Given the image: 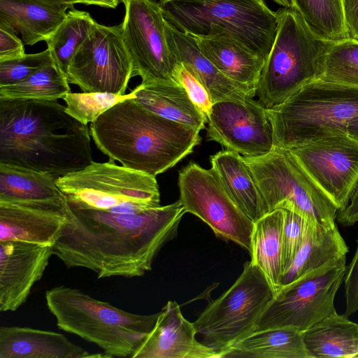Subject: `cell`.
Here are the masks:
<instances>
[{"label": "cell", "mask_w": 358, "mask_h": 358, "mask_svg": "<svg viewBox=\"0 0 358 358\" xmlns=\"http://www.w3.org/2000/svg\"><path fill=\"white\" fill-rule=\"evenodd\" d=\"M185 213L180 200L132 213L69 205L68 220L52 247L53 255L67 268L89 269L98 279L141 277L176 236Z\"/></svg>", "instance_id": "6da1fadb"}, {"label": "cell", "mask_w": 358, "mask_h": 358, "mask_svg": "<svg viewBox=\"0 0 358 358\" xmlns=\"http://www.w3.org/2000/svg\"><path fill=\"white\" fill-rule=\"evenodd\" d=\"M57 101L0 99V163L55 178L92 162L90 129Z\"/></svg>", "instance_id": "7a4b0ae2"}, {"label": "cell", "mask_w": 358, "mask_h": 358, "mask_svg": "<svg viewBox=\"0 0 358 358\" xmlns=\"http://www.w3.org/2000/svg\"><path fill=\"white\" fill-rule=\"evenodd\" d=\"M97 148L110 159L152 176L174 166L201 141V130L161 117L131 97L90 124Z\"/></svg>", "instance_id": "3957f363"}, {"label": "cell", "mask_w": 358, "mask_h": 358, "mask_svg": "<svg viewBox=\"0 0 358 358\" xmlns=\"http://www.w3.org/2000/svg\"><path fill=\"white\" fill-rule=\"evenodd\" d=\"M57 327L101 348L107 357H131L154 327L159 313L134 314L64 285L45 292Z\"/></svg>", "instance_id": "277c9868"}, {"label": "cell", "mask_w": 358, "mask_h": 358, "mask_svg": "<svg viewBox=\"0 0 358 358\" xmlns=\"http://www.w3.org/2000/svg\"><path fill=\"white\" fill-rule=\"evenodd\" d=\"M266 110L274 147L291 150L320 138L348 135L349 123L358 118V87L315 79Z\"/></svg>", "instance_id": "5b68a950"}, {"label": "cell", "mask_w": 358, "mask_h": 358, "mask_svg": "<svg viewBox=\"0 0 358 358\" xmlns=\"http://www.w3.org/2000/svg\"><path fill=\"white\" fill-rule=\"evenodd\" d=\"M165 20L195 38L225 36L266 58L278 15L264 0H159Z\"/></svg>", "instance_id": "8992f818"}, {"label": "cell", "mask_w": 358, "mask_h": 358, "mask_svg": "<svg viewBox=\"0 0 358 358\" xmlns=\"http://www.w3.org/2000/svg\"><path fill=\"white\" fill-rule=\"evenodd\" d=\"M278 25L256 88L266 108L276 106L317 78L319 62L331 41L317 36L295 6L276 11Z\"/></svg>", "instance_id": "52a82bcc"}, {"label": "cell", "mask_w": 358, "mask_h": 358, "mask_svg": "<svg viewBox=\"0 0 358 358\" xmlns=\"http://www.w3.org/2000/svg\"><path fill=\"white\" fill-rule=\"evenodd\" d=\"M71 206L132 213L160 206L155 176L120 166L110 159L56 180Z\"/></svg>", "instance_id": "ba28073f"}, {"label": "cell", "mask_w": 358, "mask_h": 358, "mask_svg": "<svg viewBox=\"0 0 358 358\" xmlns=\"http://www.w3.org/2000/svg\"><path fill=\"white\" fill-rule=\"evenodd\" d=\"M243 157L269 212L287 209L311 224L323 227L336 224L338 210L336 205L304 170L290 150L274 147L263 155Z\"/></svg>", "instance_id": "9c48e42d"}, {"label": "cell", "mask_w": 358, "mask_h": 358, "mask_svg": "<svg viewBox=\"0 0 358 358\" xmlns=\"http://www.w3.org/2000/svg\"><path fill=\"white\" fill-rule=\"evenodd\" d=\"M275 296L262 270L247 262L236 282L211 301L193 322L203 343L221 352L252 334Z\"/></svg>", "instance_id": "30bf717a"}, {"label": "cell", "mask_w": 358, "mask_h": 358, "mask_svg": "<svg viewBox=\"0 0 358 358\" xmlns=\"http://www.w3.org/2000/svg\"><path fill=\"white\" fill-rule=\"evenodd\" d=\"M345 270L346 256L282 286L257 320L254 331L292 327L304 332L336 312L334 299Z\"/></svg>", "instance_id": "8fae6325"}, {"label": "cell", "mask_w": 358, "mask_h": 358, "mask_svg": "<svg viewBox=\"0 0 358 358\" xmlns=\"http://www.w3.org/2000/svg\"><path fill=\"white\" fill-rule=\"evenodd\" d=\"M180 199L186 213L207 224L215 234L250 252L252 222L210 169L190 162L178 174Z\"/></svg>", "instance_id": "7c38bea8"}, {"label": "cell", "mask_w": 358, "mask_h": 358, "mask_svg": "<svg viewBox=\"0 0 358 358\" xmlns=\"http://www.w3.org/2000/svg\"><path fill=\"white\" fill-rule=\"evenodd\" d=\"M124 17L121 25L123 41L133 63V77L142 83L174 80L180 63L171 50L166 22L155 0H121Z\"/></svg>", "instance_id": "4fadbf2b"}, {"label": "cell", "mask_w": 358, "mask_h": 358, "mask_svg": "<svg viewBox=\"0 0 358 358\" xmlns=\"http://www.w3.org/2000/svg\"><path fill=\"white\" fill-rule=\"evenodd\" d=\"M133 77V63L121 25L96 24L73 55L67 80L83 92L124 95Z\"/></svg>", "instance_id": "5bb4252c"}, {"label": "cell", "mask_w": 358, "mask_h": 358, "mask_svg": "<svg viewBox=\"0 0 358 358\" xmlns=\"http://www.w3.org/2000/svg\"><path fill=\"white\" fill-rule=\"evenodd\" d=\"M290 150L338 210L345 209L358 187V141L334 136Z\"/></svg>", "instance_id": "9a60e30c"}, {"label": "cell", "mask_w": 358, "mask_h": 358, "mask_svg": "<svg viewBox=\"0 0 358 358\" xmlns=\"http://www.w3.org/2000/svg\"><path fill=\"white\" fill-rule=\"evenodd\" d=\"M207 137L244 156L265 155L274 148L266 109L253 97L213 103L207 117Z\"/></svg>", "instance_id": "2e32d148"}, {"label": "cell", "mask_w": 358, "mask_h": 358, "mask_svg": "<svg viewBox=\"0 0 358 358\" xmlns=\"http://www.w3.org/2000/svg\"><path fill=\"white\" fill-rule=\"evenodd\" d=\"M53 255L50 246L0 242V311H15L27 300Z\"/></svg>", "instance_id": "e0dca14e"}, {"label": "cell", "mask_w": 358, "mask_h": 358, "mask_svg": "<svg viewBox=\"0 0 358 358\" xmlns=\"http://www.w3.org/2000/svg\"><path fill=\"white\" fill-rule=\"evenodd\" d=\"M196 334L179 305L169 301L132 358H220L217 352L196 339Z\"/></svg>", "instance_id": "ac0fdd59"}, {"label": "cell", "mask_w": 358, "mask_h": 358, "mask_svg": "<svg viewBox=\"0 0 358 358\" xmlns=\"http://www.w3.org/2000/svg\"><path fill=\"white\" fill-rule=\"evenodd\" d=\"M68 208L0 202V242L52 247L68 220Z\"/></svg>", "instance_id": "d6986e66"}, {"label": "cell", "mask_w": 358, "mask_h": 358, "mask_svg": "<svg viewBox=\"0 0 358 358\" xmlns=\"http://www.w3.org/2000/svg\"><path fill=\"white\" fill-rule=\"evenodd\" d=\"M107 357L90 354L63 334L17 326L0 328V358H86Z\"/></svg>", "instance_id": "ffe728a7"}, {"label": "cell", "mask_w": 358, "mask_h": 358, "mask_svg": "<svg viewBox=\"0 0 358 358\" xmlns=\"http://www.w3.org/2000/svg\"><path fill=\"white\" fill-rule=\"evenodd\" d=\"M67 5L36 0H0V27L20 34L24 45L45 41L65 19Z\"/></svg>", "instance_id": "44dd1931"}, {"label": "cell", "mask_w": 358, "mask_h": 358, "mask_svg": "<svg viewBox=\"0 0 358 358\" xmlns=\"http://www.w3.org/2000/svg\"><path fill=\"white\" fill-rule=\"evenodd\" d=\"M169 47L179 62L194 73L208 90L213 103L253 97L246 90L220 72L201 51L194 36L184 34L167 21Z\"/></svg>", "instance_id": "7402d4cb"}, {"label": "cell", "mask_w": 358, "mask_h": 358, "mask_svg": "<svg viewBox=\"0 0 358 358\" xmlns=\"http://www.w3.org/2000/svg\"><path fill=\"white\" fill-rule=\"evenodd\" d=\"M195 38L201 51L220 72L253 97L256 96L265 58L228 36Z\"/></svg>", "instance_id": "603a6c76"}, {"label": "cell", "mask_w": 358, "mask_h": 358, "mask_svg": "<svg viewBox=\"0 0 358 358\" xmlns=\"http://www.w3.org/2000/svg\"><path fill=\"white\" fill-rule=\"evenodd\" d=\"M211 169L241 209L254 222L269 213L249 164L238 152L222 150L210 157Z\"/></svg>", "instance_id": "cb8c5ba5"}, {"label": "cell", "mask_w": 358, "mask_h": 358, "mask_svg": "<svg viewBox=\"0 0 358 358\" xmlns=\"http://www.w3.org/2000/svg\"><path fill=\"white\" fill-rule=\"evenodd\" d=\"M52 175L0 163V202L66 208L68 201Z\"/></svg>", "instance_id": "d4e9b609"}, {"label": "cell", "mask_w": 358, "mask_h": 358, "mask_svg": "<svg viewBox=\"0 0 358 358\" xmlns=\"http://www.w3.org/2000/svg\"><path fill=\"white\" fill-rule=\"evenodd\" d=\"M134 91V99L147 110L199 130L205 129L207 117L175 80L141 83Z\"/></svg>", "instance_id": "484cf974"}, {"label": "cell", "mask_w": 358, "mask_h": 358, "mask_svg": "<svg viewBox=\"0 0 358 358\" xmlns=\"http://www.w3.org/2000/svg\"><path fill=\"white\" fill-rule=\"evenodd\" d=\"M348 251L336 224L323 227L308 222L302 244L282 275L281 287L329 262L346 256Z\"/></svg>", "instance_id": "4316f807"}, {"label": "cell", "mask_w": 358, "mask_h": 358, "mask_svg": "<svg viewBox=\"0 0 358 358\" xmlns=\"http://www.w3.org/2000/svg\"><path fill=\"white\" fill-rule=\"evenodd\" d=\"M310 358L303 332L292 327L253 331L221 352L220 358Z\"/></svg>", "instance_id": "83f0119b"}, {"label": "cell", "mask_w": 358, "mask_h": 358, "mask_svg": "<svg viewBox=\"0 0 358 358\" xmlns=\"http://www.w3.org/2000/svg\"><path fill=\"white\" fill-rule=\"evenodd\" d=\"M310 358H358V324L334 312L303 332Z\"/></svg>", "instance_id": "f1b7e54d"}, {"label": "cell", "mask_w": 358, "mask_h": 358, "mask_svg": "<svg viewBox=\"0 0 358 358\" xmlns=\"http://www.w3.org/2000/svg\"><path fill=\"white\" fill-rule=\"evenodd\" d=\"M283 209L268 213L254 222L250 262L259 267L275 294L281 287Z\"/></svg>", "instance_id": "f546056e"}, {"label": "cell", "mask_w": 358, "mask_h": 358, "mask_svg": "<svg viewBox=\"0 0 358 358\" xmlns=\"http://www.w3.org/2000/svg\"><path fill=\"white\" fill-rule=\"evenodd\" d=\"M96 24L87 12L72 8L45 41L53 61L66 78L73 55Z\"/></svg>", "instance_id": "4dcf8cb0"}, {"label": "cell", "mask_w": 358, "mask_h": 358, "mask_svg": "<svg viewBox=\"0 0 358 358\" xmlns=\"http://www.w3.org/2000/svg\"><path fill=\"white\" fill-rule=\"evenodd\" d=\"M69 92L67 78L52 62L18 83L0 87V99L57 101Z\"/></svg>", "instance_id": "1f68e13d"}, {"label": "cell", "mask_w": 358, "mask_h": 358, "mask_svg": "<svg viewBox=\"0 0 358 358\" xmlns=\"http://www.w3.org/2000/svg\"><path fill=\"white\" fill-rule=\"evenodd\" d=\"M319 80L358 87V41H331L317 69Z\"/></svg>", "instance_id": "d6a6232c"}, {"label": "cell", "mask_w": 358, "mask_h": 358, "mask_svg": "<svg viewBox=\"0 0 358 358\" xmlns=\"http://www.w3.org/2000/svg\"><path fill=\"white\" fill-rule=\"evenodd\" d=\"M310 29L320 37L331 41L348 38L341 0H293Z\"/></svg>", "instance_id": "836d02e7"}, {"label": "cell", "mask_w": 358, "mask_h": 358, "mask_svg": "<svg viewBox=\"0 0 358 358\" xmlns=\"http://www.w3.org/2000/svg\"><path fill=\"white\" fill-rule=\"evenodd\" d=\"M134 97V90L128 94L117 95L107 92H69L64 98L66 112L87 125L118 102Z\"/></svg>", "instance_id": "e575fe53"}, {"label": "cell", "mask_w": 358, "mask_h": 358, "mask_svg": "<svg viewBox=\"0 0 358 358\" xmlns=\"http://www.w3.org/2000/svg\"><path fill=\"white\" fill-rule=\"evenodd\" d=\"M52 62L54 61L48 48L40 52L0 62V87L18 83Z\"/></svg>", "instance_id": "d590c367"}, {"label": "cell", "mask_w": 358, "mask_h": 358, "mask_svg": "<svg viewBox=\"0 0 358 358\" xmlns=\"http://www.w3.org/2000/svg\"><path fill=\"white\" fill-rule=\"evenodd\" d=\"M283 213L284 225L282 238V274L289 267L299 251L303 241L308 223L303 217L295 212L283 209Z\"/></svg>", "instance_id": "8d00e7d4"}, {"label": "cell", "mask_w": 358, "mask_h": 358, "mask_svg": "<svg viewBox=\"0 0 358 358\" xmlns=\"http://www.w3.org/2000/svg\"><path fill=\"white\" fill-rule=\"evenodd\" d=\"M173 80L183 87L193 103L207 117L213 102L203 84L182 63L177 66Z\"/></svg>", "instance_id": "74e56055"}, {"label": "cell", "mask_w": 358, "mask_h": 358, "mask_svg": "<svg viewBox=\"0 0 358 358\" xmlns=\"http://www.w3.org/2000/svg\"><path fill=\"white\" fill-rule=\"evenodd\" d=\"M343 281L345 298L344 315L349 317L358 310V239L355 255L346 266Z\"/></svg>", "instance_id": "f35d334b"}, {"label": "cell", "mask_w": 358, "mask_h": 358, "mask_svg": "<svg viewBox=\"0 0 358 358\" xmlns=\"http://www.w3.org/2000/svg\"><path fill=\"white\" fill-rule=\"evenodd\" d=\"M24 44L15 33L0 27V62L13 59L24 56Z\"/></svg>", "instance_id": "ab89813d"}, {"label": "cell", "mask_w": 358, "mask_h": 358, "mask_svg": "<svg viewBox=\"0 0 358 358\" xmlns=\"http://www.w3.org/2000/svg\"><path fill=\"white\" fill-rule=\"evenodd\" d=\"M341 6L348 36L358 41V0H341Z\"/></svg>", "instance_id": "60d3db41"}, {"label": "cell", "mask_w": 358, "mask_h": 358, "mask_svg": "<svg viewBox=\"0 0 358 358\" xmlns=\"http://www.w3.org/2000/svg\"><path fill=\"white\" fill-rule=\"evenodd\" d=\"M336 220L344 227L352 226L358 222V187L347 207L337 212Z\"/></svg>", "instance_id": "b9f144b4"}, {"label": "cell", "mask_w": 358, "mask_h": 358, "mask_svg": "<svg viewBox=\"0 0 358 358\" xmlns=\"http://www.w3.org/2000/svg\"><path fill=\"white\" fill-rule=\"evenodd\" d=\"M69 1L73 6L76 3H84L108 8H115L121 2V0H69Z\"/></svg>", "instance_id": "7bdbcfd3"}, {"label": "cell", "mask_w": 358, "mask_h": 358, "mask_svg": "<svg viewBox=\"0 0 358 358\" xmlns=\"http://www.w3.org/2000/svg\"><path fill=\"white\" fill-rule=\"evenodd\" d=\"M347 134L350 138L358 141V118L349 123L347 128Z\"/></svg>", "instance_id": "ee69618b"}, {"label": "cell", "mask_w": 358, "mask_h": 358, "mask_svg": "<svg viewBox=\"0 0 358 358\" xmlns=\"http://www.w3.org/2000/svg\"><path fill=\"white\" fill-rule=\"evenodd\" d=\"M36 1H43V2H46V3H55V4L67 5V6H69L70 7H71L72 8H74L73 5H72L71 3L69 0H36Z\"/></svg>", "instance_id": "f6af8a7d"}, {"label": "cell", "mask_w": 358, "mask_h": 358, "mask_svg": "<svg viewBox=\"0 0 358 358\" xmlns=\"http://www.w3.org/2000/svg\"><path fill=\"white\" fill-rule=\"evenodd\" d=\"M278 4L282 6V7L294 6L293 0H273Z\"/></svg>", "instance_id": "bcb514c9"}]
</instances>
